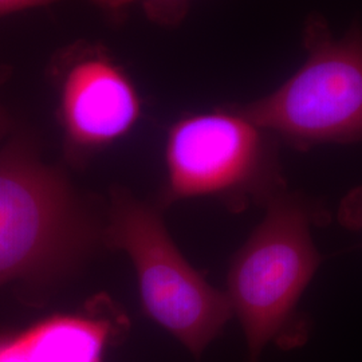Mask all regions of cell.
Returning <instances> with one entry per match:
<instances>
[{
  "label": "cell",
  "instance_id": "obj_1",
  "mask_svg": "<svg viewBox=\"0 0 362 362\" xmlns=\"http://www.w3.org/2000/svg\"><path fill=\"white\" fill-rule=\"evenodd\" d=\"M104 228L65 170L43 161L35 136L19 130L0 151V287L64 285L104 246Z\"/></svg>",
  "mask_w": 362,
  "mask_h": 362
},
{
  "label": "cell",
  "instance_id": "obj_2",
  "mask_svg": "<svg viewBox=\"0 0 362 362\" xmlns=\"http://www.w3.org/2000/svg\"><path fill=\"white\" fill-rule=\"evenodd\" d=\"M264 218L233 255L227 297L246 337L250 362L269 345L291 349L308 338L298 306L322 257L313 228L329 218L308 194L285 191L264 207Z\"/></svg>",
  "mask_w": 362,
  "mask_h": 362
},
{
  "label": "cell",
  "instance_id": "obj_3",
  "mask_svg": "<svg viewBox=\"0 0 362 362\" xmlns=\"http://www.w3.org/2000/svg\"><path fill=\"white\" fill-rule=\"evenodd\" d=\"M279 141L236 105L177 118L167 132L160 208L211 197L231 212L266 207L287 191Z\"/></svg>",
  "mask_w": 362,
  "mask_h": 362
},
{
  "label": "cell",
  "instance_id": "obj_4",
  "mask_svg": "<svg viewBox=\"0 0 362 362\" xmlns=\"http://www.w3.org/2000/svg\"><path fill=\"white\" fill-rule=\"evenodd\" d=\"M305 61L278 89L238 109L279 143L308 152L362 141V28L337 38L320 13L302 28Z\"/></svg>",
  "mask_w": 362,
  "mask_h": 362
},
{
  "label": "cell",
  "instance_id": "obj_5",
  "mask_svg": "<svg viewBox=\"0 0 362 362\" xmlns=\"http://www.w3.org/2000/svg\"><path fill=\"white\" fill-rule=\"evenodd\" d=\"M104 246L129 257L144 314L199 358L233 315L226 291L208 284L182 257L160 206L115 187L105 219Z\"/></svg>",
  "mask_w": 362,
  "mask_h": 362
},
{
  "label": "cell",
  "instance_id": "obj_6",
  "mask_svg": "<svg viewBox=\"0 0 362 362\" xmlns=\"http://www.w3.org/2000/svg\"><path fill=\"white\" fill-rule=\"evenodd\" d=\"M52 76L69 164L86 165L127 137L140 121V93L125 69L103 47L77 45L67 49L54 62Z\"/></svg>",
  "mask_w": 362,
  "mask_h": 362
},
{
  "label": "cell",
  "instance_id": "obj_7",
  "mask_svg": "<svg viewBox=\"0 0 362 362\" xmlns=\"http://www.w3.org/2000/svg\"><path fill=\"white\" fill-rule=\"evenodd\" d=\"M125 326L124 317L101 299L0 337V362H103L105 350Z\"/></svg>",
  "mask_w": 362,
  "mask_h": 362
},
{
  "label": "cell",
  "instance_id": "obj_8",
  "mask_svg": "<svg viewBox=\"0 0 362 362\" xmlns=\"http://www.w3.org/2000/svg\"><path fill=\"white\" fill-rule=\"evenodd\" d=\"M110 16H122L132 4H143L156 22L177 23L184 18L191 0H88Z\"/></svg>",
  "mask_w": 362,
  "mask_h": 362
},
{
  "label": "cell",
  "instance_id": "obj_9",
  "mask_svg": "<svg viewBox=\"0 0 362 362\" xmlns=\"http://www.w3.org/2000/svg\"><path fill=\"white\" fill-rule=\"evenodd\" d=\"M337 216L342 227L362 233V187L351 189L342 197Z\"/></svg>",
  "mask_w": 362,
  "mask_h": 362
},
{
  "label": "cell",
  "instance_id": "obj_10",
  "mask_svg": "<svg viewBox=\"0 0 362 362\" xmlns=\"http://www.w3.org/2000/svg\"><path fill=\"white\" fill-rule=\"evenodd\" d=\"M59 0H0V18L8 13L23 11L28 8L50 6Z\"/></svg>",
  "mask_w": 362,
  "mask_h": 362
},
{
  "label": "cell",
  "instance_id": "obj_11",
  "mask_svg": "<svg viewBox=\"0 0 362 362\" xmlns=\"http://www.w3.org/2000/svg\"><path fill=\"white\" fill-rule=\"evenodd\" d=\"M11 76V69L8 66L0 65V86ZM13 127L11 117L7 115L4 107L0 105V137L7 134Z\"/></svg>",
  "mask_w": 362,
  "mask_h": 362
}]
</instances>
